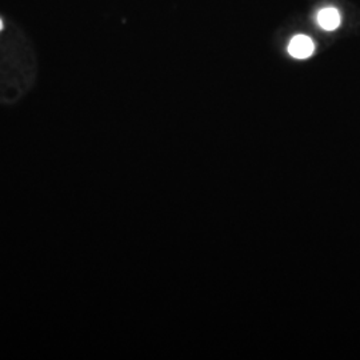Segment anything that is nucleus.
<instances>
[{
	"label": "nucleus",
	"instance_id": "f257e3e1",
	"mask_svg": "<svg viewBox=\"0 0 360 360\" xmlns=\"http://www.w3.org/2000/svg\"><path fill=\"white\" fill-rule=\"evenodd\" d=\"M315 44L311 38L306 35H297L290 41L288 52L295 59H307L314 54Z\"/></svg>",
	"mask_w": 360,
	"mask_h": 360
},
{
	"label": "nucleus",
	"instance_id": "f03ea898",
	"mask_svg": "<svg viewBox=\"0 0 360 360\" xmlns=\"http://www.w3.org/2000/svg\"><path fill=\"white\" fill-rule=\"evenodd\" d=\"M341 23L339 11L332 7L320 10L318 14V24L324 31H335Z\"/></svg>",
	"mask_w": 360,
	"mask_h": 360
},
{
	"label": "nucleus",
	"instance_id": "7ed1b4c3",
	"mask_svg": "<svg viewBox=\"0 0 360 360\" xmlns=\"http://www.w3.org/2000/svg\"><path fill=\"white\" fill-rule=\"evenodd\" d=\"M1 27H3V23H1V20H0V30H1Z\"/></svg>",
	"mask_w": 360,
	"mask_h": 360
}]
</instances>
